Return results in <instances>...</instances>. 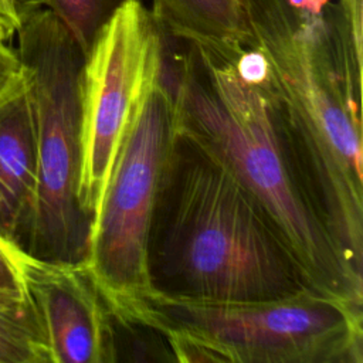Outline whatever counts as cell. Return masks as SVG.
<instances>
[{"label":"cell","instance_id":"6da1fadb","mask_svg":"<svg viewBox=\"0 0 363 363\" xmlns=\"http://www.w3.org/2000/svg\"><path fill=\"white\" fill-rule=\"evenodd\" d=\"M174 40V38H173ZM164 43L176 128L214 155L258 200L312 289L363 305V278L330 237L284 128L262 52Z\"/></svg>","mask_w":363,"mask_h":363},{"label":"cell","instance_id":"7a4b0ae2","mask_svg":"<svg viewBox=\"0 0 363 363\" xmlns=\"http://www.w3.org/2000/svg\"><path fill=\"white\" fill-rule=\"evenodd\" d=\"M248 27L322 221L362 274L363 44L332 0H248Z\"/></svg>","mask_w":363,"mask_h":363},{"label":"cell","instance_id":"3957f363","mask_svg":"<svg viewBox=\"0 0 363 363\" xmlns=\"http://www.w3.org/2000/svg\"><path fill=\"white\" fill-rule=\"evenodd\" d=\"M146 268L152 296L172 301L252 302L312 289L258 200L177 128L155 201Z\"/></svg>","mask_w":363,"mask_h":363},{"label":"cell","instance_id":"277c9868","mask_svg":"<svg viewBox=\"0 0 363 363\" xmlns=\"http://www.w3.org/2000/svg\"><path fill=\"white\" fill-rule=\"evenodd\" d=\"M17 54L35 130L37 186L21 251L85 262L92 218L79 200L81 81L85 54L41 0H18Z\"/></svg>","mask_w":363,"mask_h":363},{"label":"cell","instance_id":"5b68a950","mask_svg":"<svg viewBox=\"0 0 363 363\" xmlns=\"http://www.w3.org/2000/svg\"><path fill=\"white\" fill-rule=\"evenodd\" d=\"M174 130L162 62L132 111L88 240L85 264L119 328H150L147 238Z\"/></svg>","mask_w":363,"mask_h":363},{"label":"cell","instance_id":"8992f818","mask_svg":"<svg viewBox=\"0 0 363 363\" xmlns=\"http://www.w3.org/2000/svg\"><path fill=\"white\" fill-rule=\"evenodd\" d=\"M149 326L177 329L228 363H362V306L305 289L252 302L149 299ZM163 336V335H162Z\"/></svg>","mask_w":363,"mask_h":363},{"label":"cell","instance_id":"52a82bcc","mask_svg":"<svg viewBox=\"0 0 363 363\" xmlns=\"http://www.w3.org/2000/svg\"><path fill=\"white\" fill-rule=\"evenodd\" d=\"M164 34L140 0H125L85 54L79 200L94 218L132 111L162 65Z\"/></svg>","mask_w":363,"mask_h":363},{"label":"cell","instance_id":"ba28073f","mask_svg":"<svg viewBox=\"0 0 363 363\" xmlns=\"http://www.w3.org/2000/svg\"><path fill=\"white\" fill-rule=\"evenodd\" d=\"M50 363L118 360L116 325L85 262H52L14 247Z\"/></svg>","mask_w":363,"mask_h":363},{"label":"cell","instance_id":"9c48e42d","mask_svg":"<svg viewBox=\"0 0 363 363\" xmlns=\"http://www.w3.org/2000/svg\"><path fill=\"white\" fill-rule=\"evenodd\" d=\"M37 186L31 99L21 74L0 92V238L21 250Z\"/></svg>","mask_w":363,"mask_h":363},{"label":"cell","instance_id":"30bf717a","mask_svg":"<svg viewBox=\"0 0 363 363\" xmlns=\"http://www.w3.org/2000/svg\"><path fill=\"white\" fill-rule=\"evenodd\" d=\"M150 13L174 40L230 51L250 38L248 0H152Z\"/></svg>","mask_w":363,"mask_h":363},{"label":"cell","instance_id":"8fae6325","mask_svg":"<svg viewBox=\"0 0 363 363\" xmlns=\"http://www.w3.org/2000/svg\"><path fill=\"white\" fill-rule=\"evenodd\" d=\"M123 1L125 0H48L45 4L64 23L84 54H86L101 27Z\"/></svg>","mask_w":363,"mask_h":363},{"label":"cell","instance_id":"7c38bea8","mask_svg":"<svg viewBox=\"0 0 363 363\" xmlns=\"http://www.w3.org/2000/svg\"><path fill=\"white\" fill-rule=\"evenodd\" d=\"M0 363H50L34 316L0 313Z\"/></svg>","mask_w":363,"mask_h":363},{"label":"cell","instance_id":"4fadbf2b","mask_svg":"<svg viewBox=\"0 0 363 363\" xmlns=\"http://www.w3.org/2000/svg\"><path fill=\"white\" fill-rule=\"evenodd\" d=\"M0 313L34 316L14 257V245L0 238Z\"/></svg>","mask_w":363,"mask_h":363},{"label":"cell","instance_id":"5bb4252c","mask_svg":"<svg viewBox=\"0 0 363 363\" xmlns=\"http://www.w3.org/2000/svg\"><path fill=\"white\" fill-rule=\"evenodd\" d=\"M16 26L0 17V92L21 74V62L11 40Z\"/></svg>","mask_w":363,"mask_h":363},{"label":"cell","instance_id":"9a60e30c","mask_svg":"<svg viewBox=\"0 0 363 363\" xmlns=\"http://www.w3.org/2000/svg\"><path fill=\"white\" fill-rule=\"evenodd\" d=\"M337 6L352 35L357 43L363 44V0H339Z\"/></svg>","mask_w":363,"mask_h":363},{"label":"cell","instance_id":"2e32d148","mask_svg":"<svg viewBox=\"0 0 363 363\" xmlns=\"http://www.w3.org/2000/svg\"><path fill=\"white\" fill-rule=\"evenodd\" d=\"M0 17L18 26V0H0Z\"/></svg>","mask_w":363,"mask_h":363},{"label":"cell","instance_id":"e0dca14e","mask_svg":"<svg viewBox=\"0 0 363 363\" xmlns=\"http://www.w3.org/2000/svg\"><path fill=\"white\" fill-rule=\"evenodd\" d=\"M41 1H43V3H47V1H48V0H41Z\"/></svg>","mask_w":363,"mask_h":363}]
</instances>
